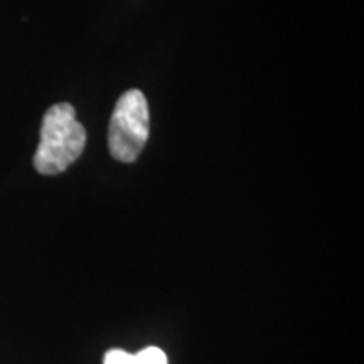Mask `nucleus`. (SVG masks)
Here are the masks:
<instances>
[{
    "mask_svg": "<svg viewBox=\"0 0 364 364\" xmlns=\"http://www.w3.org/2000/svg\"><path fill=\"white\" fill-rule=\"evenodd\" d=\"M86 145V130L70 103L53 105L43 118L34 167L39 174L56 176L78 161Z\"/></svg>",
    "mask_w": 364,
    "mask_h": 364,
    "instance_id": "f257e3e1",
    "label": "nucleus"
},
{
    "mask_svg": "<svg viewBox=\"0 0 364 364\" xmlns=\"http://www.w3.org/2000/svg\"><path fill=\"white\" fill-rule=\"evenodd\" d=\"M105 364H169L167 356L159 348H145L136 354H130L124 349H112L105 356Z\"/></svg>",
    "mask_w": 364,
    "mask_h": 364,
    "instance_id": "7ed1b4c3",
    "label": "nucleus"
},
{
    "mask_svg": "<svg viewBox=\"0 0 364 364\" xmlns=\"http://www.w3.org/2000/svg\"><path fill=\"white\" fill-rule=\"evenodd\" d=\"M149 139V105L140 90H129L118 98L108 130L110 154L120 162H134Z\"/></svg>",
    "mask_w": 364,
    "mask_h": 364,
    "instance_id": "f03ea898",
    "label": "nucleus"
}]
</instances>
